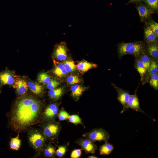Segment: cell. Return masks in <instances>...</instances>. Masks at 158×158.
<instances>
[{
	"label": "cell",
	"instance_id": "603a6c76",
	"mask_svg": "<svg viewBox=\"0 0 158 158\" xmlns=\"http://www.w3.org/2000/svg\"><path fill=\"white\" fill-rule=\"evenodd\" d=\"M63 91V88L62 87L56 88L53 89L49 90L48 94L51 99H57L62 96Z\"/></svg>",
	"mask_w": 158,
	"mask_h": 158
},
{
	"label": "cell",
	"instance_id": "f546056e",
	"mask_svg": "<svg viewBox=\"0 0 158 158\" xmlns=\"http://www.w3.org/2000/svg\"><path fill=\"white\" fill-rule=\"evenodd\" d=\"M151 10H155L158 8V0H143Z\"/></svg>",
	"mask_w": 158,
	"mask_h": 158
},
{
	"label": "cell",
	"instance_id": "d6a6232c",
	"mask_svg": "<svg viewBox=\"0 0 158 158\" xmlns=\"http://www.w3.org/2000/svg\"><path fill=\"white\" fill-rule=\"evenodd\" d=\"M55 151L54 148L50 145L47 147L44 150V153L45 156L48 157H51L54 155Z\"/></svg>",
	"mask_w": 158,
	"mask_h": 158
},
{
	"label": "cell",
	"instance_id": "5b68a950",
	"mask_svg": "<svg viewBox=\"0 0 158 158\" xmlns=\"http://www.w3.org/2000/svg\"><path fill=\"white\" fill-rule=\"evenodd\" d=\"M112 85L117 92V99L123 106V109L121 112V114L122 113L128 109L127 104L130 95L128 92L117 87L113 84Z\"/></svg>",
	"mask_w": 158,
	"mask_h": 158
},
{
	"label": "cell",
	"instance_id": "8fae6325",
	"mask_svg": "<svg viewBox=\"0 0 158 158\" xmlns=\"http://www.w3.org/2000/svg\"><path fill=\"white\" fill-rule=\"evenodd\" d=\"M13 87L17 93L20 95H24L27 92L28 87L27 82L24 80L18 78L15 80Z\"/></svg>",
	"mask_w": 158,
	"mask_h": 158
},
{
	"label": "cell",
	"instance_id": "836d02e7",
	"mask_svg": "<svg viewBox=\"0 0 158 158\" xmlns=\"http://www.w3.org/2000/svg\"><path fill=\"white\" fill-rule=\"evenodd\" d=\"M59 84V82L58 81L54 79H51L47 84V87L49 90L57 88Z\"/></svg>",
	"mask_w": 158,
	"mask_h": 158
},
{
	"label": "cell",
	"instance_id": "74e56055",
	"mask_svg": "<svg viewBox=\"0 0 158 158\" xmlns=\"http://www.w3.org/2000/svg\"><path fill=\"white\" fill-rule=\"evenodd\" d=\"M82 149H77L73 150L71 152V158H78L81 154Z\"/></svg>",
	"mask_w": 158,
	"mask_h": 158
},
{
	"label": "cell",
	"instance_id": "83f0119b",
	"mask_svg": "<svg viewBox=\"0 0 158 158\" xmlns=\"http://www.w3.org/2000/svg\"><path fill=\"white\" fill-rule=\"evenodd\" d=\"M151 86L155 90H158V73H155L150 75L148 82Z\"/></svg>",
	"mask_w": 158,
	"mask_h": 158
},
{
	"label": "cell",
	"instance_id": "7a4b0ae2",
	"mask_svg": "<svg viewBox=\"0 0 158 158\" xmlns=\"http://www.w3.org/2000/svg\"><path fill=\"white\" fill-rule=\"evenodd\" d=\"M84 136H86L88 139L93 142L101 141L107 142L109 140V135L107 131L100 128L92 130L87 133Z\"/></svg>",
	"mask_w": 158,
	"mask_h": 158
},
{
	"label": "cell",
	"instance_id": "ac0fdd59",
	"mask_svg": "<svg viewBox=\"0 0 158 158\" xmlns=\"http://www.w3.org/2000/svg\"><path fill=\"white\" fill-rule=\"evenodd\" d=\"M28 88L35 94L40 95L43 92L44 88L39 83L30 81L28 83Z\"/></svg>",
	"mask_w": 158,
	"mask_h": 158
},
{
	"label": "cell",
	"instance_id": "5bb4252c",
	"mask_svg": "<svg viewBox=\"0 0 158 158\" xmlns=\"http://www.w3.org/2000/svg\"><path fill=\"white\" fill-rule=\"evenodd\" d=\"M58 111L57 106L54 104H51L45 109L44 113V117L47 119L53 118L57 114Z\"/></svg>",
	"mask_w": 158,
	"mask_h": 158
},
{
	"label": "cell",
	"instance_id": "4fadbf2b",
	"mask_svg": "<svg viewBox=\"0 0 158 158\" xmlns=\"http://www.w3.org/2000/svg\"><path fill=\"white\" fill-rule=\"evenodd\" d=\"M76 65L77 69L80 73L83 74L90 69L97 67V64L85 60L79 61Z\"/></svg>",
	"mask_w": 158,
	"mask_h": 158
},
{
	"label": "cell",
	"instance_id": "7c38bea8",
	"mask_svg": "<svg viewBox=\"0 0 158 158\" xmlns=\"http://www.w3.org/2000/svg\"><path fill=\"white\" fill-rule=\"evenodd\" d=\"M54 67L52 70L53 73L56 77L62 78L66 76L68 72L62 63L54 60Z\"/></svg>",
	"mask_w": 158,
	"mask_h": 158
},
{
	"label": "cell",
	"instance_id": "4316f807",
	"mask_svg": "<svg viewBox=\"0 0 158 158\" xmlns=\"http://www.w3.org/2000/svg\"><path fill=\"white\" fill-rule=\"evenodd\" d=\"M37 79L38 83L44 85L47 84L51 80L50 76L44 72L40 73Z\"/></svg>",
	"mask_w": 158,
	"mask_h": 158
},
{
	"label": "cell",
	"instance_id": "484cf974",
	"mask_svg": "<svg viewBox=\"0 0 158 158\" xmlns=\"http://www.w3.org/2000/svg\"><path fill=\"white\" fill-rule=\"evenodd\" d=\"M19 134L17 136L11 139L10 146L11 149L16 150H18L20 148L21 143V140L19 138Z\"/></svg>",
	"mask_w": 158,
	"mask_h": 158
},
{
	"label": "cell",
	"instance_id": "d4e9b609",
	"mask_svg": "<svg viewBox=\"0 0 158 158\" xmlns=\"http://www.w3.org/2000/svg\"><path fill=\"white\" fill-rule=\"evenodd\" d=\"M144 34L145 39L149 43L155 42L157 38L149 26L145 30Z\"/></svg>",
	"mask_w": 158,
	"mask_h": 158
},
{
	"label": "cell",
	"instance_id": "277c9868",
	"mask_svg": "<svg viewBox=\"0 0 158 158\" xmlns=\"http://www.w3.org/2000/svg\"><path fill=\"white\" fill-rule=\"evenodd\" d=\"M29 140L33 147L36 150L41 149L45 142L43 135L38 131L31 132L29 135Z\"/></svg>",
	"mask_w": 158,
	"mask_h": 158
},
{
	"label": "cell",
	"instance_id": "f35d334b",
	"mask_svg": "<svg viewBox=\"0 0 158 158\" xmlns=\"http://www.w3.org/2000/svg\"><path fill=\"white\" fill-rule=\"evenodd\" d=\"M143 0H130L128 3H130L136 1H142Z\"/></svg>",
	"mask_w": 158,
	"mask_h": 158
},
{
	"label": "cell",
	"instance_id": "d6986e66",
	"mask_svg": "<svg viewBox=\"0 0 158 158\" xmlns=\"http://www.w3.org/2000/svg\"><path fill=\"white\" fill-rule=\"evenodd\" d=\"M135 42L129 43H122L120 44L118 47V56L121 57L127 54L128 50L134 44Z\"/></svg>",
	"mask_w": 158,
	"mask_h": 158
},
{
	"label": "cell",
	"instance_id": "ffe728a7",
	"mask_svg": "<svg viewBox=\"0 0 158 158\" xmlns=\"http://www.w3.org/2000/svg\"><path fill=\"white\" fill-rule=\"evenodd\" d=\"M147 54L152 57L158 59V45L155 42L150 43L147 49Z\"/></svg>",
	"mask_w": 158,
	"mask_h": 158
},
{
	"label": "cell",
	"instance_id": "e575fe53",
	"mask_svg": "<svg viewBox=\"0 0 158 158\" xmlns=\"http://www.w3.org/2000/svg\"><path fill=\"white\" fill-rule=\"evenodd\" d=\"M149 27L156 35L157 37H158V24L157 23L152 21L149 23Z\"/></svg>",
	"mask_w": 158,
	"mask_h": 158
},
{
	"label": "cell",
	"instance_id": "8d00e7d4",
	"mask_svg": "<svg viewBox=\"0 0 158 158\" xmlns=\"http://www.w3.org/2000/svg\"><path fill=\"white\" fill-rule=\"evenodd\" d=\"M66 151V149L65 147L60 146L56 151V154L58 157H61L65 154Z\"/></svg>",
	"mask_w": 158,
	"mask_h": 158
},
{
	"label": "cell",
	"instance_id": "6da1fadb",
	"mask_svg": "<svg viewBox=\"0 0 158 158\" xmlns=\"http://www.w3.org/2000/svg\"><path fill=\"white\" fill-rule=\"evenodd\" d=\"M41 110L40 102L35 98L27 96L20 98L11 112L10 124L15 130H24L37 121Z\"/></svg>",
	"mask_w": 158,
	"mask_h": 158
},
{
	"label": "cell",
	"instance_id": "f1b7e54d",
	"mask_svg": "<svg viewBox=\"0 0 158 158\" xmlns=\"http://www.w3.org/2000/svg\"><path fill=\"white\" fill-rule=\"evenodd\" d=\"M139 57L142 62L145 68L147 71L152 57H150V56L148 54L145 53H142Z\"/></svg>",
	"mask_w": 158,
	"mask_h": 158
},
{
	"label": "cell",
	"instance_id": "cb8c5ba5",
	"mask_svg": "<svg viewBox=\"0 0 158 158\" xmlns=\"http://www.w3.org/2000/svg\"><path fill=\"white\" fill-rule=\"evenodd\" d=\"M105 142L99 148V153L101 155H109L114 150V147L112 145L107 142Z\"/></svg>",
	"mask_w": 158,
	"mask_h": 158
},
{
	"label": "cell",
	"instance_id": "44dd1931",
	"mask_svg": "<svg viewBox=\"0 0 158 158\" xmlns=\"http://www.w3.org/2000/svg\"><path fill=\"white\" fill-rule=\"evenodd\" d=\"M158 72V59L152 57L150 65L147 71V74L150 75Z\"/></svg>",
	"mask_w": 158,
	"mask_h": 158
},
{
	"label": "cell",
	"instance_id": "9a60e30c",
	"mask_svg": "<svg viewBox=\"0 0 158 158\" xmlns=\"http://www.w3.org/2000/svg\"><path fill=\"white\" fill-rule=\"evenodd\" d=\"M143 48L142 43L135 42L128 50L127 54H131L136 57H139L143 53Z\"/></svg>",
	"mask_w": 158,
	"mask_h": 158
},
{
	"label": "cell",
	"instance_id": "4dcf8cb0",
	"mask_svg": "<svg viewBox=\"0 0 158 158\" xmlns=\"http://www.w3.org/2000/svg\"><path fill=\"white\" fill-rule=\"evenodd\" d=\"M67 81L68 84L73 85L80 83V80L77 75H70L67 77Z\"/></svg>",
	"mask_w": 158,
	"mask_h": 158
},
{
	"label": "cell",
	"instance_id": "8992f818",
	"mask_svg": "<svg viewBox=\"0 0 158 158\" xmlns=\"http://www.w3.org/2000/svg\"><path fill=\"white\" fill-rule=\"evenodd\" d=\"M135 61V66L140 76L142 84L148 82L149 76L147 71L145 68L142 62L139 57Z\"/></svg>",
	"mask_w": 158,
	"mask_h": 158
},
{
	"label": "cell",
	"instance_id": "30bf717a",
	"mask_svg": "<svg viewBox=\"0 0 158 158\" xmlns=\"http://www.w3.org/2000/svg\"><path fill=\"white\" fill-rule=\"evenodd\" d=\"M78 143L87 153H94L97 149V146L93 142L88 139H81Z\"/></svg>",
	"mask_w": 158,
	"mask_h": 158
},
{
	"label": "cell",
	"instance_id": "d590c367",
	"mask_svg": "<svg viewBox=\"0 0 158 158\" xmlns=\"http://www.w3.org/2000/svg\"><path fill=\"white\" fill-rule=\"evenodd\" d=\"M69 116L68 113L66 111L62 110L59 112L58 117L59 120L63 121L68 119Z\"/></svg>",
	"mask_w": 158,
	"mask_h": 158
},
{
	"label": "cell",
	"instance_id": "ba28073f",
	"mask_svg": "<svg viewBox=\"0 0 158 158\" xmlns=\"http://www.w3.org/2000/svg\"><path fill=\"white\" fill-rule=\"evenodd\" d=\"M59 126L58 124L50 123L46 124L43 128L44 135L48 138L52 137L56 135L59 131Z\"/></svg>",
	"mask_w": 158,
	"mask_h": 158
},
{
	"label": "cell",
	"instance_id": "7402d4cb",
	"mask_svg": "<svg viewBox=\"0 0 158 158\" xmlns=\"http://www.w3.org/2000/svg\"><path fill=\"white\" fill-rule=\"evenodd\" d=\"M68 73H71L75 71L77 69V65L74 61L69 59L63 61L62 63Z\"/></svg>",
	"mask_w": 158,
	"mask_h": 158
},
{
	"label": "cell",
	"instance_id": "2e32d148",
	"mask_svg": "<svg viewBox=\"0 0 158 158\" xmlns=\"http://www.w3.org/2000/svg\"><path fill=\"white\" fill-rule=\"evenodd\" d=\"M86 89V87L80 85H73L71 88L72 96L76 100H78Z\"/></svg>",
	"mask_w": 158,
	"mask_h": 158
},
{
	"label": "cell",
	"instance_id": "ab89813d",
	"mask_svg": "<svg viewBox=\"0 0 158 158\" xmlns=\"http://www.w3.org/2000/svg\"><path fill=\"white\" fill-rule=\"evenodd\" d=\"M88 158H97L98 157L93 155H91V156H89Z\"/></svg>",
	"mask_w": 158,
	"mask_h": 158
},
{
	"label": "cell",
	"instance_id": "52a82bcc",
	"mask_svg": "<svg viewBox=\"0 0 158 158\" xmlns=\"http://www.w3.org/2000/svg\"><path fill=\"white\" fill-rule=\"evenodd\" d=\"M15 81L12 73L8 69L0 72V88L4 85H13Z\"/></svg>",
	"mask_w": 158,
	"mask_h": 158
},
{
	"label": "cell",
	"instance_id": "3957f363",
	"mask_svg": "<svg viewBox=\"0 0 158 158\" xmlns=\"http://www.w3.org/2000/svg\"><path fill=\"white\" fill-rule=\"evenodd\" d=\"M68 50L65 42H61L57 44L55 46L53 53V56L56 60L63 61L68 56Z\"/></svg>",
	"mask_w": 158,
	"mask_h": 158
},
{
	"label": "cell",
	"instance_id": "9c48e42d",
	"mask_svg": "<svg viewBox=\"0 0 158 158\" xmlns=\"http://www.w3.org/2000/svg\"><path fill=\"white\" fill-rule=\"evenodd\" d=\"M127 106L128 108H130L133 110L140 111L142 113L147 115L154 121H155L154 119L149 116L141 109L140 107L139 102L136 92L134 95H130L128 101Z\"/></svg>",
	"mask_w": 158,
	"mask_h": 158
},
{
	"label": "cell",
	"instance_id": "1f68e13d",
	"mask_svg": "<svg viewBox=\"0 0 158 158\" xmlns=\"http://www.w3.org/2000/svg\"><path fill=\"white\" fill-rule=\"evenodd\" d=\"M69 121L74 124H82L81 119L77 115H69L68 118Z\"/></svg>",
	"mask_w": 158,
	"mask_h": 158
},
{
	"label": "cell",
	"instance_id": "e0dca14e",
	"mask_svg": "<svg viewBox=\"0 0 158 158\" xmlns=\"http://www.w3.org/2000/svg\"><path fill=\"white\" fill-rule=\"evenodd\" d=\"M137 9L141 19L142 20L148 18L153 13L152 10L143 5L138 6Z\"/></svg>",
	"mask_w": 158,
	"mask_h": 158
}]
</instances>
